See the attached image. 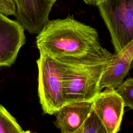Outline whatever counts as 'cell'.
Instances as JSON below:
<instances>
[{
  "mask_svg": "<svg viewBox=\"0 0 133 133\" xmlns=\"http://www.w3.org/2000/svg\"><path fill=\"white\" fill-rule=\"evenodd\" d=\"M39 52L55 59H79L110 54L100 43L97 30L72 16L49 20L37 34Z\"/></svg>",
  "mask_w": 133,
  "mask_h": 133,
  "instance_id": "1",
  "label": "cell"
},
{
  "mask_svg": "<svg viewBox=\"0 0 133 133\" xmlns=\"http://www.w3.org/2000/svg\"><path fill=\"white\" fill-rule=\"evenodd\" d=\"M112 56L111 53L79 59H56L63 66L65 104L92 101L100 94V80Z\"/></svg>",
  "mask_w": 133,
  "mask_h": 133,
  "instance_id": "2",
  "label": "cell"
},
{
  "mask_svg": "<svg viewBox=\"0 0 133 133\" xmlns=\"http://www.w3.org/2000/svg\"><path fill=\"white\" fill-rule=\"evenodd\" d=\"M38 70V94L45 113L55 114L65 100L63 91V64L50 56L39 52L36 61Z\"/></svg>",
  "mask_w": 133,
  "mask_h": 133,
  "instance_id": "3",
  "label": "cell"
},
{
  "mask_svg": "<svg viewBox=\"0 0 133 133\" xmlns=\"http://www.w3.org/2000/svg\"><path fill=\"white\" fill-rule=\"evenodd\" d=\"M97 7L118 53L133 41V0H107Z\"/></svg>",
  "mask_w": 133,
  "mask_h": 133,
  "instance_id": "4",
  "label": "cell"
},
{
  "mask_svg": "<svg viewBox=\"0 0 133 133\" xmlns=\"http://www.w3.org/2000/svg\"><path fill=\"white\" fill-rule=\"evenodd\" d=\"M124 105L114 88L106 87L92 101V110L105 127L107 133L120 130Z\"/></svg>",
  "mask_w": 133,
  "mask_h": 133,
  "instance_id": "5",
  "label": "cell"
},
{
  "mask_svg": "<svg viewBox=\"0 0 133 133\" xmlns=\"http://www.w3.org/2000/svg\"><path fill=\"white\" fill-rule=\"evenodd\" d=\"M56 0H15L16 21L31 34H38L49 21Z\"/></svg>",
  "mask_w": 133,
  "mask_h": 133,
  "instance_id": "6",
  "label": "cell"
},
{
  "mask_svg": "<svg viewBox=\"0 0 133 133\" xmlns=\"http://www.w3.org/2000/svg\"><path fill=\"white\" fill-rule=\"evenodd\" d=\"M25 42L24 30L21 24L0 12V67L14 64Z\"/></svg>",
  "mask_w": 133,
  "mask_h": 133,
  "instance_id": "7",
  "label": "cell"
},
{
  "mask_svg": "<svg viewBox=\"0 0 133 133\" xmlns=\"http://www.w3.org/2000/svg\"><path fill=\"white\" fill-rule=\"evenodd\" d=\"M133 59V41L113 56L104 69L99 82L101 90L106 87L115 89L128 73Z\"/></svg>",
  "mask_w": 133,
  "mask_h": 133,
  "instance_id": "8",
  "label": "cell"
},
{
  "mask_svg": "<svg viewBox=\"0 0 133 133\" xmlns=\"http://www.w3.org/2000/svg\"><path fill=\"white\" fill-rule=\"evenodd\" d=\"M91 111L92 101L66 103L55 114V124L61 133H73L83 124Z\"/></svg>",
  "mask_w": 133,
  "mask_h": 133,
  "instance_id": "9",
  "label": "cell"
},
{
  "mask_svg": "<svg viewBox=\"0 0 133 133\" xmlns=\"http://www.w3.org/2000/svg\"><path fill=\"white\" fill-rule=\"evenodd\" d=\"M22 131L16 118L0 104V133H21Z\"/></svg>",
  "mask_w": 133,
  "mask_h": 133,
  "instance_id": "10",
  "label": "cell"
},
{
  "mask_svg": "<svg viewBox=\"0 0 133 133\" xmlns=\"http://www.w3.org/2000/svg\"><path fill=\"white\" fill-rule=\"evenodd\" d=\"M73 133H107L94 112H91L83 124Z\"/></svg>",
  "mask_w": 133,
  "mask_h": 133,
  "instance_id": "11",
  "label": "cell"
},
{
  "mask_svg": "<svg viewBox=\"0 0 133 133\" xmlns=\"http://www.w3.org/2000/svg\"><path fill=\"white\" fill-rule=\"evenodd\" d=\"M116 93L121 97L124 107L133 109V78L129 77L115 89Z\"/></svg>",
  "mask_w": 133,
  "mask_h": 133,
  "instance_id": "12",
  "label": "cell"
},
{
  "mask_svg": "<svg viewBox=\"0 0 133 133\" xmlns=\"http://www.w3.org/2000/svg\"><path fill=\"white\" fill-rule=\"evenodd\" d=\"M0 12L6 16H15L16 5L12 0H0Z\"/></svg>",
  "mask_w": 133,
  "mask_h": 133,
  "instance_id": "13",
  "label": "cell"
},
{
  "mask_svg": "<svg viewBox=\"0 0 133 133\" xmlns=\"http://www.w3.org/2000/svg\"><path fill=\"white\" fill-rule=\"evenodd\" d=\"M86 4L92 6H97L101 3L107 0H83Z\"/></svg>",
  "mask_w": 133,
  "mask_h": 133,
  "instance_id": "14",
  "label": "cell"
},
{
  "mask_svg": "<svg viewBox=\"0 0 133 133\" xmlns=\"http://www.w3.org/2000/svg\"><path fill=\"white\" fill-rule=\"evenodd\" d=\"M21 133H31V131L30 130H23L21 132Z\"/></svg>",
  "mask_w": 133,
  "mask_h": 133,
  "instance_id": "15",
  "label": "cell"
},
{
  "mask_svg": "<svg viewBox=\"0 0 133 133\" xmlns=\"http://www.w3.org/2000/svg\"><path fill=\"white\" fill-rule=\"evenodd\" d=\"M31 133H36V132H33V131H31Z\"/></svg>",
  "mask_w": 133,
  "mask_h": 133,
  "instance_id": "16",
  "label": "cell"
},
{
  "mask_svg": "<svg viewBox=\"0 0 133 133\" xmlns=\"http://www.w3.org/2000/svg\"><path fill=\"white\" fill-rule=\"evenodd\" d=\"M12 1H13V2H14V3H15V0H12Z\"/></svg>",
  "mask_w": 133,
  "mask_h": 133,
  "instance_id": "17",
  "label": "cell"
}]
</instances>
